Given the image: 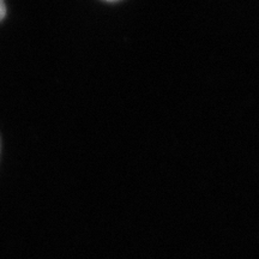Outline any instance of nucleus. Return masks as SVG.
<instances>
[{"mask_svg": "<svg viewBox=\"0 0 259 259\" xmlns=\"http://www.w3.org/2000/svg\"><path fill=\"white\" fill-rule=\"evenodd\" d=\"M107 2H116V0H107Z\"/></svg>", "mask_w": 259, "mask_h": 259, "instance_id": "2", "label": "nucleus"}, {"mask_svg": "<svg viewBox=\"0 0 259 259\" xmlns=\"http://www.w3.org/2000/svg\"><path fill=\"white\" fill-rule=\"evenodd\" d=\"M5 14H6L5 4H4V2H3V0H0V21H2V19L5 17Z\"/></svg>", "mask_w": 259, "mask_h": 259, "instance_id": "1", "label": "nucleus"}]
</instances>
